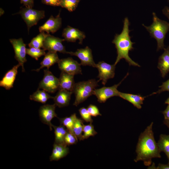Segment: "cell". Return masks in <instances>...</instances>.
I'll return each instance as SVG.
<instances>
[{"mask_svg": "<svg viewBox=\"0 0 169 169\" xmlns=\"http://www.w3.org/2000/svg\"><path fill=\"white\" fill-rule=\"evenodd\" d=\"M20 3L25 7L32 8L34 6L33 0H20Z\"/></svg>", "mask_w": 169, "mask_h": 169, "instance_id": "74e56055", "label": "cell"}, {"mask_svg": "<svg viewBox=\"0 0 169 169\" xmlns=\"http://www.w3.org/2000/svg\"><path fill=\"white\" fill-rule=\"evenodd\" d=\"M96 68L99 71L97 77L99 80L98 81H101L104 85L109 79L113 78L115 76V65L114 64H110L101 61L96 64Z\"/></svg>", "mask_w": 169, "mask_h": 169, "instance_id": "9c48e42d", "label": "cell"}, {"mask_svg": "<svg viewBox=\"0 0 169 169\" xmlns=\"http://www.w3.org/2000/svg\"><path fill=\"white\" fill-rule=\"evenodd\" d=\"M159 87L160 88V89L156 92L153 93L151 95L157 93L159 94L164 91L169 92V79L163 82L162 85L159 86Z\"/></svg>", "mask_w": 169, "mask_h": 169, "instance_id": "e575fe53", "label": "cell"}, {"mask_svg": "<svg viewBox=\"0 0 169 169\" xmlns=\"http://www.w3.org/2000/svg\"><path fill=\"white\" fill-rule=\"evenodd\" d=\"M129 19L126 17L123 21V27L121 33L120 34H116L112 41L115 45L117 54L114 64L116 65L121 59H124L130 65L140 67L129 55V52L134 49L133 45L135 44L131 41L129 35L131 31L129 29Z\"/></svg>", "mask_w": 169, "mask_h": 169, "instance_id": "7a4b0ae2", "label": "cell"}, {"mask_svg": "<svg viewBox=\"0 0 169 169\" xmlns=\"http://www.w3.org/2000/svg\"><path fill=\"white\" fill-rule=\"evenodd\" d=\"M67 54L77 57L81 61V65L96 67V64L93 60L92 50L88 46L84 49H78L75 52H67Z\"/></svg>", "mask_w": 169, "mask_h": 169, "instance_id": "4fadbf2b", "label": "cell"}, {"mask_svg": "<svg viewBox=\"0 0 169 169\" xmlns=\"http://www.w3.org/2000/svg\"><path fill=\"white\" fill-rule=\"evenodd\" d=\"M43 4L54 6H60L61 0H41Z\"/></svg>", "mask_w": 169, "mask_h": 169, "instance_id": "d590c367", "label": "cell"}, {"mask_svg": "<svg viewBox=\"0 0 169 169\" xmlns=\"http://www.w3.org/2000/svg\"><path fill=\"white\" fill-rule=\"evenodd\" d=\"M52 127L54 129V143L58 144H65L64 142V139L68 131L67 128L61 124L58 126L52 125Z\"/></svg>", "mask_w": 169, "mask_h": 169, "instance_id": "603a6c76", "label": "cell"}, {"mask_svg": "<svg viewBox=\"0 0 169 169\" xmlns=\"http://www.w3.org/2000/svg\"><path fill=\"white\" fill-rule=\"evenodd\" d=\"M152 122L139 136L136 146L137 156L134 160L135 162H143L144 165L150 166L152 159L161 157L160 151L154 137Z\"/></svg>", "mask_w": 169, "mask_h": 169, "instance_id": "6da1fadb", "label": "cell"}, {"mask_svg": "<svg viewBox=\"0 0 169 169\" xmlns=\"http://www.w3.org/2000/svg\"><path fill=\"white\" fill-rule=\"evenodd\" d=\"M98 83L95 79H91L75 83L73 92L75 99L73 105L77 106L93 95L94 90L98 86Z\"/></svg>", "mask_w": 169, "mask_h": 169, "instance_id": "277c9868", "label": "cell"}, {"mask_svg": "<svg viewBox=\"0 0 169 169\" xmlns=\"http://www.w3.org/2000/svg\"><path fill=\"white\" fill-rule=\"evenodd\" d=\"M44 77L39 84L38 89H42L48 93H54L59 89V79L49 69L44 70Z\"/></svg>", "mask_w": 169, "mask_h": 169, "instance_id": "8992f818", "label": "cell"}, {"mask_svg": "<svg viewBox=\"0 0 169 169\" xmlns=\"http://www.w3.org/2000/svg\"><path fill=\"white\" fill-rule=\"evenodd\" d=\"M18 13L21 15L26 23L28 32L32 27L36 25L40 19L45 16L44 11L36 10L28 7L22 8Z\"/></svg>", "mask_w": 169, "mask_h": 169, "instance_id": "5b68a950", "label": "cell"}, {"mask_svg": "<svg viewBox=\"0 0 169 169\" xmlns=\"http://www.w3.org/2000/svg\"><path fill=\"white\" fill-rule=\"evenodd\" d=\"M45 50L43 49H41L40 48L31 47L26 49V53L36 60H38L39 58L45 55Z\"/></svg>", "mask_w": 169, "mask_h": 169, "instance_id": "f1b7e54d", "label": "cell"}, {"mask_svg": "<svg viewBox=\"0 0 169 169\" xmlns=\"http://www.w3.org/2000/svg\"><path fill=\"white\" fill-rule=\"evenodd\" d=\"M164 50V52L159 58L157 65L163 78L169 72V46Z\"/></svg>", "mask_w": 169, "mask_h": 169, "instance_id": "d6986e66", "label": "cell"}, {"mask_svg": "<svg viewBox=\"0 0 169 169\" xmlns=\"http://www.w3.org/2000/svg\"><path fill=\"white\" fill-rule=\"evenodd\" d=\"M72 93L65 90L59 89L56 95L53 98L54 104L59 108L68 105Z\"/></svg>", "mask_w": 169, "mask_h": 169, "instance_id": "ac0fdd59", "label": "cell"}, {"mask_svg": "<svg viewBox=\"0 0 169 169\" xmlns=\"http://www.w3.org/2000/svg\"><path fill=\"white\" fill-rule=\"evenodd\" d=\"M64 41V39L55 37L49 34L44 42L43 49L49 51L67 54V52L62 43Z\"/></svg>", "mask_w": 169, "mask_h": 169, "instance_id": "8fae6325", "label": "cell"}, {"mask_svg": "<svg viewBox=\"0 0 169 169\" xmlns=\"http://www.w3.org/2000/svg\"><path fill=\"white\" fill-rule=\"evenodd\" d=\"M60 59L56 52L49 51L46 54L43 60L40 63L41 66L36 69L32 70L37 72L39 71L44 68L46 67L47 69L56 63H58Z\"/></svg>", "mask_w": 169, "mask_h": 169, "instance_id": "44dd1931", "label": "cell"}, {"mask_svg": "<svg viewBox=\"0 0 169 169\" xmlns=\"http://www.w3.org/2000/svg\"><path fill=\"white\" fill-rule=\"evenodd\" d=\"M87 109L91 116L96 117L101 115L98 107L95 105L90 104L87 107Z\"/></svg>", "mask_w": 169, "mask_h": 169, "instance_id": "836d02e7", "label": "cell"}, {"mask_svg": "<svg viewBox=\"0 0 169 169\" xmlns=\"http://www.w3.org/2000/svg\"><path fill=\"white\" fill-rule=\"evenodd\" d=\"M56 105L46 104L40 107L39 110V115L41 121L48 125L50 131L52 130V124L51 121L55 117H57L55 112Z\"/></svg>", "mask_w": 169, "mask_h": 169, "instance_id": "7c38bea8", "label": "cell"}, {"mask_svg": "<svg viewBox=\"0 0 169 169\" xmlns=\"http://www.w3.org/2000/svg\"><path fill=\"white\" fill-rule=\"evenodd\" d=\"M167 1L169 3V0H167Z\"/></svg>", "mask_w": 169, "mask_h": 169, "instance_id": "ee69618b", "label": "cell"}, {"mask_svg": "<svg viewBox=\"0 0 169 169\" xmlns=\"http://www.w3.org/2000/svg\"><path fill=\"white\" fill-rule=\"evenodd\" d=\"M18 64L14 66L8 71L0 81V86L7 90H9L13 87V84L18 73V68L20 66Z\"/></svg>", "mask_w": 169, "mask_h": 169, "instance_id": "2e32d148", "label": "cell"}, {"mask_svg": "<svg viewBox=\"0 0 169 169\" xmlns=\"http://www.w3.org/2000/svg\"><path fill=\"white\" fill-rule=\"evenodd\" d=\"M119 96L131 103L138 109L141 108V105L145 97H143L140 95H134L131 94L122 93L120 92Z\"/></svg>", "mask_w": 169, "mask_h": 169, "instance_id": "7402d4cb", "label": "cell"}, {"mask_svg": "<svg viewBox=\"0 0 169 169\" xmlns=\"http://www.w3.org/2000/svg\"><path fill=\"white\" fill-rule=\"evenodd\" d=\"M61 24L62 19L60 17V13L55 17L51 15L43 25L39 27V30L40 32L54 33L59 29Z\"/></svg>", "mask_w": 169, "mask_h": 169, "instance_id": "5bb4252c", "label": "cell"}, {"mask_svg": "<svg viewBox=\"0 0 169 169\" xmlns=\"http://www.w3.org/2000/svg\"><path fill=\"white\" fill-rule=\"evenodd\" d=\"M79 111L81 118L87 122L92 123L93 120L87 108L84 107H82L79 109Z\"/></svg>", "mask_w": 169, "mask_h": 169, "instance_id": "1f68e13d", "label": "cell"}, {"mask_svg": "<svg viewBox=\"0 0 169 169\" xmlns=\"http://www.w3.org/2000/svg\"><path fill=\"white\" fill-rule=\"evenodd\" d=\"M74 76L61 71L59 78V89H64L73 93L75 84Z\"/></svg>", "mask_w": 169, "mask_h": 169, "instance_id": "e0dca14e", "label": "cell"}, {"mask_svg": "<svg viewBox=\"0 0 169 169\" xmlns=\"http://www.w3.org/2000/svg\"><path fill=\"white\" fill-rule=\"evenodd\" d=\"M69 152V149L66 145L54 143L52 153L49 157L50 160L58 161L65 156Z\"/></svg>", "mask_w": 169, "mask_h": 169, "instance_id": "ffe728a7", "label": "cell"}, {"mask_svg": "<svg viewBox=\"0 0 169 169\" xmlns=\"http://www.w3.org/2000/svg\"><path fill=\"white\" fill-rule=\"evenodd\" d=\"M163 123L169 129V120H164Z\"/></svg>", "mask_w": 169, "mask_h": 169, "instance_id": "60d3db41", "label": "cell"}, {"mask_svg": "<svg viewBox=\"0 0 169 169\" xmlns=\"http://www.w3.org/2000/svg\"><path fill=\"white\" fill-rule=\"evenodd\" d=\"M167 158H168V159L169 160V154L167 156Z\"/></svg>", "mask_w": 169, "mask_h": 169, "instance_id": "7bdbcfd3", "label": "cell"}, {"mask_svg": "<svg viewBox=\"0 0 169 169\" xmlns=\"http://www.w3.org/2000/svg\"><path fill=\"white\" fill-rule=\"evenodd\" d=\"M4 13V10L1 8H0V16L3 14Z\"/></svg>", "mask_w": 169, "mask_h": 169, "instance_id": "b9f144b4", "label": "cell"}, {"mask_svg": "<svg viewBox=\"0 0 169 169\" xmlns=\"http://www.w3.org/2000/svg\"><path fill=\"white\" fill-rule=\"evenodd\" d=\"M9 41L12 45L15 52V58L21 66L22 71L24 72V64L27 61L26 58V49L22 38L10 39Z\"/></svg>", "mask_w": 169, "mask_h": 169, "instance_id": "52a82bcc", "label": "cell"}, {"mask_svg": "<svg viewBox=\"0 0 169 169\" xmlns=\"http://www.w3.org/2000/svg\"><path fill=\"white\" fill-rule=\"evenodd\" d=\"M128 75V73L124 79L117 84L111 87H103L99 89H95L93 95L96 96L98 101L100 103H105L108 99L111 97L119 96L120 91L117 90V88Z\"/></svg>", "mask_w": 169, "mask_h": 169, "instance_id": "ba28073f", "label": "cell"}, {"mask_svg": "<svg viewBox=\"0 0 169 169\" xmlns=\"http://www.w3.org/2000/svg\"><path fill=\"white\" fill-rule=\"evenodd\" d=\"M156 169H169V162L168 164H165L159 163Z\"/></svg>", "mask_w": 169, "mask_h": 169, "instance_id": "f35d334b", "label": "cell"}, {"mask_svg": "<svg viewBox=\"0 0 169 169\" xmlns=\"http://www.w3.org/2000/svg\"><path fill=\"white\" fill-rule=\"evenodd\" d=\"M84 125L83 120L77 117L74 125L73 131L75 136L80 141L83 140Z\"/></svg>", "mask_w": 169, "mask_h": 169, "instance_id": "83f0119b", "label": "cell"}, {"mask_svg": "<svg viewBox=\"0 0 169 169\" xmlns=\"http://www.w3.org/2000/svg\"><path fill=\"white\" fill-rule=\"evenodd\" d=\"M58 64L59 68L62 71L74 75L82 74L81 65L72 58L60 59Z\"/></svg>", "mask_w": 169, "mask_h": 169, "instance_id": "30bf717a", "label": "cell"}, {"mask_svg": "<svg viewBox=\"0 0 169 169\" xmlns=\"http://www.w3.org/2000/svg\"><path fill=\"white\" fill-rule=\"evenodd\" d=\"M80 0H61L60 6L69 12L74 11L77 7Z\"/></svg>", "mask_w": 169, "mask_h": 169, "instance_id": "f546056e", "label": "cell"}, {"mask_svg": "<svg viewBox=\"0 0 169 169\" xmlns=\"http://www.w3.org/2000/svg\"><path fill=\"white\" fill-rule=\"evenodd\" d=\"M78 141V139L76 137L68 131L64 139L65 144L67 146H69L75 144Z\"/></svg>", "mask_w": 169, "mask_h": 169, "instance_id": "d6a6232c", "label": "cell"}, {"mask_svg": "<svg viewBox=\"0 0 169 169\" xmlns=\"http://www.w3.org/2000/svg\"><path fill=\"white\" fill-rule=\"evenodd\" d=\"M54 97L49 95L48 92L43 90L38 89L30 96L31 100H33L43 104H45L49 99H53Z\"/></svg>", "mask_w": 169, "mask_h": 169, "instance_id": "cb8c5ba5", "label": "cell"}, {"mask_svg": "<svg viewBox=\"0 0 169 169\" xmlns=\"http://www.w3.org/2000/svg\"><path fill=\"white\" fill-rule=\"evenodd\" d=\"M157 144L161 151H163L167 156L169 153V135H160Z\"/></svg>", "mask_w": 169, "mask_h": 169, "instance_id": "4316f807", "label": "cell"}, {"mask_svg": "<svg viewBox=\"0 0 169 169\" xmlns=\"http://www.w3.org/2000/svg\"><path fill=\"white\" fill-rule=\"evenodd\" d=\"M77 117L76 114L74 113L69 117L59 119L60 124L64 125L69 132L74 135L73 131V128L75 120Z\"/></svg>", "mask_w": 169, "mask_h": 169, "instance_id": "484cf974", "label": "cell"}, {"mask_svg": "<svg viewBox=\"0 0 169 169\" xmlns=\"http://www.w3.org/2000/svg\"><path fill=\"white\" fill-rule=\"evenodd\" d=\"M49 33L41 32L36 36L33 38L28 44L29 48L33 47L37 48L43 49L44 42L47 36Z\"/></svg>", "mask_w": 169, "mask_h": 169, "instance_id": "d4e9b609", "label": "cell"}, {"mask_svg": "<svg viewBox=\"0 0 169 169\" xmlns=\"http://www.w3.org/2000/svg\"><path fill=\"white\" fill-rule=\"evenodd\" d=\"M153 23L149 26L142 25L149 32L151 36L156 39L157 43V51L165 49L164 40L169 31V23L159 19L154 12L152 13Z\"/></svg>", "mask_w": 169, "mask_h": 169, "instance_id": "3957f363", "label": "cell"}, {"mask_svg": "<svg viewBox=\"0 0 169 169\" xmlns=\"http://www.w3.org/2000/svg\"><path fill=\"white\" fill-rule=\"evenodd\" d=\"M97 133L92 123L87 125H84L82 140H83L87 139L91 136H94Z\"/></svg>", "mask_w": 169, "mask_h": 169, "instance_id": "4dcf8cb0", "label": "cell"}, {"mask_svg": "<svg viewBox=\"0 0 169 169\" xmlns=\"http://www.w3.org/2000/svg\"><path fill=\"white\" fill-rule=\"evenodd\" d=\"M62 36L65 41L74 42L79 40V43L82 44L83 39L85 37V35L83 32L79 29L68 26L64 29Z\"/></svg>", "mask_w": 169, "mask_h": 169, "instance_id": "9a60e30c", "label": "cell"}, {"mask_svg": "<svg viewBox=\"0 0 169 169\" xmlns=\"http://www.w3.org/2000/svg\"><path fill=\"white\" fill-rule=\"evenodd\" d=\"M165 103L167 104V106L162 112L165 120H169V96L165 101Z\"/></svg>", "mask_w": 169, "mask_h": 169, "instance_id": "8d00e7d4", "label": "cell"}, {"mask_svg": "<svg viewBox=\"0 0 169 169\" xmlns=\"http://www.w3.org/2000/svg\"><path fill=\"white\" fill-rule=\"evenodd\" d=\"M162 12L169 20V7L167 6H165L162 10Z\"/></svg>", "mask_w": 169, "mask_h": 169, "instance_id": "ab89813d", "label": "cell"}]
</instances>
